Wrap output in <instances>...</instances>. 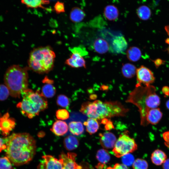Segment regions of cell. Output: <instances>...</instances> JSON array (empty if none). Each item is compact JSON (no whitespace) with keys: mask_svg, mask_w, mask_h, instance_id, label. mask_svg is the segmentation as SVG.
Here are the masks:
<instances>
[{"mask_svg":"<svg viewBox=\"0 0 169 169\" xmlns=\"http://www.w3.org/2000/svg\"><path fill=\"white\" fill-rule=\"evenodd\" d=\"M7 157L11 162L19 166L30 162L36 152V141L27 133H13L6 137Z\"/></svg>","mask_w":169,"mask_h":169,"instance_id":"6da1fadb","label":"cell"},{"mask_svg":"<svg viewBox=\"0 0 169 169\" xmlns=\"http://www.w3.org/2000/svg\"><path fill=\"white\" fill-rule=\"evenodd\" d=\"M156 88L151 85L144 86L137 84L129 95L126 102L135 105L138 109L141 117V124L143 126L148 124L146 115L151 109L156 108L160 105V99L156 93Z\"/></svg>","mask_w":169,"mask_h":169,"instance_id":"7a4b0ae2","label":"cell"},{"mask_svg":"<svg viewBox=\"0 0 169 169\" xmlns=\"http://www.w3.org/2000/svg\"><path fill=\"white\" fill-rule=\"evenodd\" d=\"M129 111L128 109L119 101H102L99 100L84 103L80 109V111L89 118L97 120L115 116H124Z\"/></svg>","mask_w":169,"mask_h":169,"instance_id":"3957f363","label":"cell"},{"mask_svg":"<svg viewBox=\"0 0 169 169\" xmlns=\"http://www.w3.org/2000/svg\"><path fill=\"white\" fill-rule=\"evenodd\" d=\"M27 69L18 65H13L7 69L4 75V81L12 96L20 97L23 92L28 89Z\"/></svg>","mask_w":169,"mask_h":169,"instance_id":"277c9868","label":"cell"},{"mask_svg":"<svg viewBox=\"0 0 169 169\" xmlns=\"http://www.w3.org/2000/svg\"><path fill=\"white\" fill-rule=\"evenodd\" d=\"M22 95L23 99L17 106L22 114L29 119L38 115L48 107L47 101L39 91L34 92L28 89Z\"/></svg>","mask_w":169,"mask_h":169,"instance_id":"5b68a950","label":"cell"},{"mask_svg":"<svg viewBox=\"0 0 169 169\" xmlns=\"http://www.w3.org/2000/svg\"><path fill=\"white\" fill-rule=\"evenodd\" d=\"M55 58V53L50 46L34 49L29 54V68L39 74L48 73L53 69Z\"/></svg>","mask_w":169,"mask_h":169,"instance_id":"8992f818","label":"cell"},{"mask_svg":"<svg viewBox=\"0 0 169 169\" xmlns=\"http://www.w3.org/2000/svg\"><path fill=\"white\" fill-rule=\"evenodd\" d=\"M137 148V145L134 139L124 133L120 135L112 151L114 155L119 158L134 152Z\"/></svg>","mask_w":169,"mask_h":169,"instance_id":"52a82bcc","label":"cell"},{"mask_svg":"<svg viewBox=\"0 0 169 169\" xmlns=\"http://www.w3.org/2000/svg\"><path fill=\"white\" fill-rule=\"evenodd\" d=\"M136 74L137 84L148 86L153 83L155 79L151 70L144 66L137 69Z\"/></svg>","mask_w":169,"mask_h":169,"instance_id":"ba28073f","label":"cell"},{"mask_svg":"<svg viewBox=\"0 0 169 169\" xmlns=\"http://www.w3.org/2000/svg\"><path fill=\"white\" fill-rule=\"evenodd\" d=\"M42 158L37 169H63V161L61 158H59L58 160L49 155L44 156Z\"/></svg>","mask_w":169,"mask_h":169,"instance_id":"9c48e42d","label":"cell"},{"mask_svg":"<svg viewBox=\"0 0 169 169\" xmlns=\"http://www.w3.org/2000/svg\"><path fill=\"white\" fill-rule=\"evenodd\" d=\"M76 156V154L73 153H62L59 158L63 160V169H81V167L75 161Z\"/></svg>","mask_w":169,"mask_h":169,"instance_id":"30bf717a","label":"cell"},{"mask_svg":"<svg viewBox=\"0 0 169 169\" xmlns=\"http://www.w3.org/2000/svg\"><path fill=\"white\" fill-rule=\"evenodd\" d=\"M15 122L13 119L9 118L8 114L0 118V131L4 135L7 136L14 127Z\"/></svg>","mask_w":169,"mask_h":169,"instance_id":"8fae6325","label":"cell"},{"mask_svg":"<svg viewBox=\"0 0 169 169\" xmlns=\"http://www.w3.org/2000/svg\"><path fill=\"white\" fill-rule=\"evenodd\" d=\"M100 142L105 149H110L113 148L116 141L115 136L112 133L106 132L99 134Z\"/></svg>","mask_w":169,"mask_h":169,"instance_id":"7c38bea8","label":"cell"},{"mask_svg":"<svg viewBox=\"0 0 169 169\" xmlns=\"http://www.w3.org/2000/svg\"><path fill=\"white\" fill-rule=\"evenodd\" d=\"M83 56L76 53H72L69 58L67 59L65 64L72 68L83 67L86 68L85 61Z\"/></svg>","mask_w":169,"mask_h":169,"instance_id":"4fadbf2b","label":"cell"},{"mask_svg":"<svg viewBox=\"0 0 169 169\" xmlns=\"http://www.w3.org/2000/svg\"><path fill=\"white\" fill-rule=\"evenodd\" d=\"M68 126L67 123L60 120H57L54 123L50 129L51 131L58 136L65 135L68 131Z\"/></svg>","mask_w":169,"mask_h":169,"instance_id":"5bb4252c","label":"cell"},{"mask_svg":"<svg viewBox=\"0 0 169 169\" xmlns=\"http://www.w3.org/2000/svg\"><path fill=\"white\" fill-rule=\"evenodd\" d=\"M162 114L159 108H155L151 109L146 115V121L148 124H157L161 120Z\"/></svg>","mask_w":169,"mask_h":169,"instance_id":"9a60e30c","label":"cell"},{"mask_svg":"<svg viewBox=\"0 0 169 169\" xmlns=\"http://www.w3.org/2000/svg\"><path fill=\"white\" fill-rule=\"evenodd\" d=\"M127 42L122 36H117L113 39L112 44L113 50L117 53H121L126 49Z\"/></svg>","mask_w":169,"mask_h":169,"instance_id":"2e32d148","label":"cell"},{"mask_svg":"<svg viewBox=\"0 0 169 169\" xmlns=\"http://www.w3.org/2000/svg\"><path fill=\"white\" fill-rule=\"evenodd\" d=\"M104 15L107 20L110 21L116 20L119 16V11L117 7L114 5H109L104 8Z\"/></svg>","mask_w":169,"mask_h":169,"instance_id":"e0dca14e","label":"cell"},{"mask_svg":"<svg viewBox=\"0 0 169 169\" xmlns=\"http://www.w3.org/2000/svg\"><path fill=\"white\" fill-rule=\"evenodd\" d=\"M93 47L96 52L101 54L105 53L110 49V46L107 42L105 39L100 38L95 40Z\"/></svg>","mask_w":169,"mask_h":169,"instance_id":"ac0fdd59","label":"cell"},{"mask_svg":"<svg viewBox=\"0 0 169 169\" xmlns=\"http://www.w3.org/2000/svg\"><path fill=\"white\" fill-rule=\"evenodd\" d=\"M151 158L153 163L159 166L162 164L167 159V155L162 151L156 149L152 153Z\"/></svg>","mask_w":169,"mask_h":169,"instance_id":"d6986e66","label":"cell"},{"mask_svg":"<svg viewBox=\"0 0 169 169\" xmlns=\"http://www.w3.org/2000/svg\"><path fill=\"white\" fill-rule=\"evenodd\" d=\"M85 16V13L84 12L78 7H74L72 8L69 14L70 19L74 23L81 22Z\"/></svg>","mask_w":169,"mask_h":169,"instance_id":"ffe728a7","label":"cell"},{"mask_svg":"<svg viewBox=\"0 0 169 169\" xmlns=\"http://www.w3.org/2000/svg\"><path fill=\"white\" fill-rule=\"evenodd\" d=\"M97 159L99 162L97 166L98 169H102L104 164L108 163L110 159V156L107 151L104 149H100L97 152L96 155Z\"/></svg>","mask_w":169,"mask_h":169,"instance_id":"44dd1931","label":"cell"},{"mask_svg":"<svg viewBox=\"0 0 169 169\" xmlns=\"http://www.w3.org/2000/svg\"><path fill=\"white\" fill-rule=\"evenodd\" d=\"M50 0H21L22 3L28 8H45L44 5L48 4Z\"/></svg>","mask_w":169,"mask_h":169,"instance_id":"7402d4cb","label":"cell"},{"mask_svg":"<svg viewBox=\"0 0 169 169\" xmlns=\"http://www.w3.org/2000/svg\"><path fill=\"white\" fill-rule=\"evenodd\" d=\"M68 128L69 131L72 134L79 136L82 134L84 128L82 123L79 121H72L69 124Z\"/></svg>","mask_w":169,"mask_h":169,"instance_id":"603a6c76","label":"cell"},{"mask_svg":"<svg viewBox=\"0 0 169 169\" xmlns=\"http://www.w3.org/2000/svg\"><path fill=\"white\" fill-rule=\"evenodd\" d=\"M84 124L86 126L87 131L90 135L96 133L99 127V123L97 120L93 118H89L84 122Z\"/></svg>","mask_w":169,"mask_h":169,"instance_id":"cb8c5ba5","label":"cell"},{"mask_svg":"<svg viewBox=\"0 0 169 169\" xmlns=\"http://www.w3.org/2000/svg\"><path fill=\"white\" fill-rule=\"evenodd\" d=\"M136 69V67L133 64L126 63L123 64L121 68V73L124 77L131 78L135 75Z\"/></svg>","mask_w":169,"mask_h":169,"instance_id":"d4e9b609","label":"cell"},{"mask_svg":"<svg viewBox=\"0 0 169 169\" xmlns=\"http://www.w3.org/2000/svg\"><path fill=\"white\" fill-rule=\"evenodd\" d=\"M141 53L140 49L135 46L130 47L126 52L127 58L132 62L138 61L141 58Z\"/></svg>","mask_w":169,"mask_h":169,"instance_id":"484cf974","label":"cell"},{"mask_svg":"<svg viewBox=\"0 0 169 169\" xmlns=\"http://www.w3.org/2000/svg\"><path fill=\"white\" fill-rule=\"evenodd\" d=\"M64 144L66 149L70 151L75 149L78 147L79 141L75 137L72 135H69L64 138Z\"/></svg>","mask_w":169,"mask_h":169,"instance_id":"4316f807","label":"cell"},{"mask_svg":"<svg viewBox=\"0 0 169 169\" xmlns=\"http://www.w3.org/2000/svg\"><path fill=\"white\" fill-rule=\"evenodd\" d=\"M136 13L140 19L146 20L150 18L151 12L149 7L145 5H142L137 9Z\"/></svg>","mask_w":169,"mask_h":169,"instance_id":"83f0119b","label":"cell"},{"mask_svg":"<svg viewBox=\"0 0 169 169\" xmlns=\"http://www.w3.org/2000/svg\"><path fill=\"white\" fill-rule=\"evenodd\" d=\"M56 89L52 84L46 83L42 87L41 94L45 98L54 96L56 93Z\"/></svg>","mask_w":169,"mask_h":169,"instance_id":"f1b7e54d","label":"cell"},{"mask_svg":"<svg viewBox=\"0 0 169 169\" xmlns=\"http://www.w3.org/2000/svg\"><path fill=\"white\" fill-rule=\"evenodd\" d=\"M132 167L133 169H148V165L146 160L138 158L134 161Z\"/></svg>","mask_w":169,"mask_h":169,"instance_id":"f546056e","label":"cell"},{"mask_svg":"<svg viewBox=\"0 0 169 169\" xmlns=\"http://www.w3.org/2000/svg\"><path fill=\"white\" fill-rule=\"evenodd\" d=\"M57 105L63 108H66L69 106V101L68 97L66 95L61 94L59 95L57 98Z\"/></svg>","mask_w":169,"mask_h":169,"instance_id":"4dcf8cb0","label":"cell"},{"mask_svg":"<svg viewBox=\"0 0 169 169\" xmlns=\"http://www.w3.org/2000/svg\"><path fill=\"white\" fill-rule=\"evenodd\" d=\"M56 118L60 120H64L68 119L69 116V112L65 109H60L56 112Z\"/></svg>","mask_w":169,"mask_h":169,"instance_id":"1f68e13d","label":"cell"},{"mask_svg":"<svg viewBox=\"0 0 169 169\" xmlns=\"http://www.w3.org/2000/svg\"><path fill=\"white\" fill-rule=\"evenodd\" d=\"M9 95V91L7 86L5 85L0 84V100H5Z\"/></svg>","mask_w":169,"mask_h":169,"instance_id":"d6a6232c","label":"cell"},{"mask_svg":"<svg viewBox=\"0 0 169 169\" xmlns=\"http://www.w3.org/2000/svg\"><path fill=\"white\" fill-rule=\"evenodd\" d=\"M11 163L7 157H0V169H13Z\"/></svg>","mask_w":169,"mask_h":169,"instance_id":"836d02e7","label":"cell"},{"mask_svg":"<svg viewBox=\"0 0 169 169\" xmlns=\"http://www.w3.org/2000/svg\"><path fill=\"white\" fill-rule=\"evenodd\" d=\"M122 159L123 164L126 166H131L134 161L133 156L129 153L123 156Z\"/></svg>","mask_w":169,"mask_h":169,"instance_id":"e575fe53","label":"cell"},{"mask_svg":"<svg viewBox=\"0 0 169 169\" xmlns=\"http://www.w3.org/2000/svg\"><path fill=\"white\" fill-rule=\"evenodd\" d=\"M54 10L57 13L59 14L65 12V6L63 3L57 2L54 6Z\"/></svg>","mask_w":169,"mask_h":169,"instance_id":"d590c367","label":"cell"},{"mask_svg":"<svg viewBox=\"0 0 169 169\" xmlns=\"http://www.w3.org/2000/svg\"><path fill=\"white\" fill-rule=\"evenodd\" d=\"M101 123L105 125V129L106 130H110L114 128V126L112 121L107 118L102 119Z\"/></svg>","mask_w":169,"mask_h":169,"instance_id":"8d00e7d4","label":"cell"},{"mask_svg":"<svg viewBox=\"0 0 169 169\" xmlns=\"http://www.w3.org/2000/svg\"><path fill=\"white\" fill-rule=\"evenodd\" d=\"M72 53H76L79 54L83 56L88 54V52L85 49L81 47H74L71 49Z\"/></svg>","mask_w":169,"mask_h":169,"instance_id":"74e56055","label":"cell"},{"mask_svg":"<svg viewBox=\"0 0 169 169\" xmlns=\"http://www.w3.org/2000/svg\"><path fill=\"white\" fill-rule=\"evenodd\" d=\"M107 169H128L126 166L123 164L116 163L113 167H109Z\"/></svg>","mask_w":169,"mask_h":169,"instance_id":"f35d334b","label":"cell"},{"mask_svg":"<svg viewBox=\"0 0 169 169\" xmlns=\"http://www.w3.org/2000/svg\"><path fill=\"white\" fill-rule=\"evenodd\" d=\"M166 146L169 148V131L165 132L163 134Z\"/></svg>","mask_w":169,"mask_h":169,"instance_id":"ab89813d","label":"cell"},{"mask_svg":"<svg viewBox=\"0 0 169 169\" xmlns=\"http://www.w3.org/2000/svg\"><path fill=\"white\" fill-rule=\"evenodd\" d=\"M6 138L0 137V151L6 148Z\"/></svg>","mask_w":169,"mask_h":169,"instance_id":"60d3db41","label":"cell"},{"mask_svg":"<svg viewBox=\"0 0 169 169\" xmlns=\"http://www.w3.org/2000/svg\"><path fill=\"white\" fill-rule=\"evenodd\" d=\"M165 29L169 37V38L166 39V42L168 45V47L167 49V50L169 53V25L166 26L165 27Z\"/></svg>","mask_w":169,"mask_h":169,"instance_id":"b9f144b4","label":"cell"},{"mask_svg":"<svg viewBox=\"0 0 169 169\" xmlns=\"http://www.w3.org/2000/svg\"><path fill=\"white\" fill-rule=\"evenodd\" d=\"M163 93L166 96H169V87L167 86H164L162 89Z\"/></svg>","mask_w":169,"mask_h":169,"instance_id":"7bdbcfd3","label":"cell"},{"mask_svg":"<svg viewBox=\"0 0 169 169\" xmlns=\"http://www.w3.org/2000/svg\"><path fill=\"white\" fill-rule=\"evenodd\" d=\"M162 167L163 169H169V159H166L163 164Z\"/></svg>","mask_w":169,"mask_h":169,"instance_id":"ee69618b","label":"cell"},{"mask_svg":"<svg viewBox=\"0 0 169 169\" xmlns=\"http://www.w3.org/2000/svg\"><path fill=\"white\" fill-rule=\"evenodd\" d=\"M43 82L44 83H45V84L46 83H49V84H53V81H52V80L49 79L48 78H47L46 77V78H44L43 81Z\"/></svg>","mask_w":169,"mask_h":169,"instance_id":"f6af8a7d","label":"cell"},{"mask_svg":"<svg viewBox=\"0 0 169 169\" xmlns=\"http://www.w3.org/2000/svg\"><path fill=\"white\" fill-rule=\"evenodd\" d=\"M166 105L167 108L169 110V100L166 101Z\"/></svg>","mask_w":169,"mask_h":169,"instance_id":"bcb514c9","label":"cell"}]
</instances>
